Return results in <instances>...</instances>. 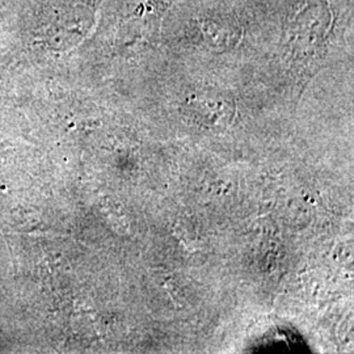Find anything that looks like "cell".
<instances>
[{"label":"cell","instance_id":"1","mask_svg":"<svg viewBox=\"0 0 354 354\" xmlns=\"http://www.w3.org/2000/svg\"><path fill=\"white\" fill-rule=\"evenodd\" d=\"M190 115L205 129H223L234 115L232 102L216 96H201L190 104Z\"/></svg>","mask_w":354,"mask_h":354}]
</instances>
